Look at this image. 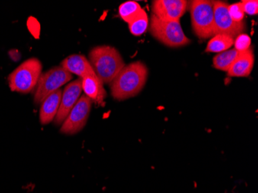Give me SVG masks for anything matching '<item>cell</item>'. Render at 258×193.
I'll use <instances>...</instances> for the list:
<instances>
[{
    "instance_id": "277c9868",
    "label": "cell",
    "mask_w": 258,
    "mask_h": 193,
    "mask_svg": "<svg viewBox=\"0 0 258 193\" xmlns=\"http://www.w3.org/2000/svg\"><path fill=\"white\" fill-rule=\"evenodd\" d=\"M149 31L155 38L169 47H180L190 43L179 21L161 20L152 15Z\"/></svg>"
},
{
    "instance_id": "7a4b0ae2",
    "label": "cell",
    "mask_w": 258,
    "mask_h": 193,
    "mask_svg": "<svg viewBox=\"0 0 258 193\" xmlns=\"http://www.w3.org/2000/svg\"><path fill=\"white\" fill-rule=\"evenodd\" d=\"M89 62L103 84L112 82L124 67V60L119 52L110 46L93 48L89 53Z\"/></svg>"
},
{
    "instance_id": "ffe728a7",
    "label": "cell",
    "mask_w": 258,
    "mask_h": 193,
    "mask_svg": "<svg viewBox=\"0 0 258 193\" xmlns=\"http://www.w3.org/2000/svg\"><path fill=\"white\" fill-rule=\"evenodd\" d=\"M228 12L230 17L234 21L237 23H243L245 14L240 3L228 6Z\"/></svg>"
},
{
    "instance_id": "9c48e42d",
    "label": "cell",
    "mask_w": 258,
    "mask_h": 193,
    "mask_svg": "<svg viewBox=\"0 0 258 193\" xmlns=\"http://www.w3.org/2000/svg\"><path fill=\"white\" fill-rule=\"evenodd\" d=\"M81 83H82L81 78L70 83L62 92L60 107L54 118L55 124L56 125L63 124L72 108L75 107V104L81 98V92L83 91Z\"/></svg>"
},
{
    "instance_id": "6da1fadb",
    "label": "cell",
    "mask_w": 258,
    "mask_h": 193,
    "mask_svg": "<svg viewBox=\"0 0 258 193\" xmlns=\"http://www.w3.org/2000/svg\"><path fill=\"white\" fill-rule=\"evenodd\" d=\"M147 78L148 68L143 62L124 66L111 82V95L118 101L133 98L143 89Z\"/></svg>"
},
{
    "instance_id": "2e32d148",
    "label": "cell",
    "mask_w": 258,
    "mask_h": 193,
    "mask_svg": "<svg viewBox=\"0 0 258 193\" xmlns=\"http://www.w3.org/2000/svg\"><path fill=\"white\" fill-rule=\"evenodd\" d=\"M239 53H240L235 49L219 53L214 56L213 60L214 68L220 71H228L233 62L237 59Z\"/></svg>"
},
{
    "instance_id": "9a60e30c",
    "label": "cell",
    "mask_w": 258,
    "mask_h": 193,
    "mask_svg": "<svg viewBox=\"0 0 258 193\" xmlns=\"http://www.w3.org/2000/svg\"><path fill=\"white\" fill-rule=\"evenodd\" d=\"M233 37L227 35H215L207 43L206 52L207 53H221L228 50L233 45Z\"/></svg>"
},
{
    "instance_id": "7c38bea8",
    "label": "cell",
    "mask_w": 258,
    "mask_h": 193,
    "mask_svg": "<svg viewBox=\"0 0 258 193\" xmlns=\"http://www.w3.org/2000/svg\"><path fill=\"white\" fill-rule=\"evenodd\" d=\"M254 65V54L251 47L247 51L239 53L238 56L230 67L228 72L230 77L245 78L251 73Z\"/></svg>"
},
{
    "instance_id": "ba28073f",
    "label": "cell",
    "mask_w": 258,
    "mask_h": 193,
    "mask_svg": "<svg viewBox=\"0 0 258 193\" xmlns=\"http://www.w3.org/2000/svg\"><path fill=\"white\" fill-rule=\"evenodd\" d=\"M92 101L85 94L81 96L62 124L63 134L75 135L81 132L88 121Z\"/></svg>"
},
{
    "instance_id": "5b68a950",
    "label": "cell",
    "mask_w": 258,
    "mask_h": 193,
    "mask_svg": "<svg viewBox=\"0 0 258 193\" xmlns=\"http://www.w3.org/2000/svg\"><path fill=\"white\" fill-rule=\"evenodd\" d=\"M214 1L194 0L190 4L191 20L194 33L200 39L214 36Z\"/></svg>"
},
{
    "instance_id": "ac0fdd59",
    "label": "cell",
    "mask_w": 258,
    "mask_h": 193,
    "mask_svg": "<svg viewBox=\"0 0 258 193\" xmlns=\"http://www.w3.org/2000/svg\"><path fill=\"white\" fill-rule=\"evenodd\" d=\"M143 9L138 3L135 1H127L120 6L118 13L124 21L129 23Z\"/></svg>"
},
{
    "instance_id": "30bf717a",
    "label": "cell",
    "mask_w": 258,
    "mask_h": 193,
    "mask_svg": "<svg viewBox=\"0 0 258 193\" xmlns=\"http://www.w3.org/2000/svg\"><path fill=\"white\" fill-rule=\"evenodd\" d=\"M188 7L185 0H155L152 3L153 15L169 21H179Z\"/></svg>"
},
{
    "instance_id": "8992f818",
    "label": "cell",
    "mask_w": 258,
    "mask_h": 193,
    "mask_svg": "<svg viewBox=\"0 0 258 193\" xmlns=\"http://www.w3.org/2000/svg\"><path fill=\"white\" fill-rule=\"evenodd\" d=\"M72 79V75L61 66L55 67L40 75L34 94L36 104H41L43 100L60 89L63 84Z\"/></svg>"
},
{
    "instance_id": "44dd1931",
    "label": "cell",
    "mask_w": 258,
    "mask_h": 193,
    "mask_svg": "<svg viewBox=\"0 0 258 193\" xmlns=\"http://www.w3.org/2000/svg\"><path fill=\"white\" fill-rule=\"evenodd\" d=\"M244 14L256 15L258 13V2L256 0H243L240 2Z\"/></svg>"
},
{
    "instance_id": "5bb4252c",
    "label": "cell",
    "mask_w": 258,
    "mask_h": 193,
    "mask_svg": "<svg viewBox=\"0 0 258 193\" xmlns=\"http://www.w3.org/2000/svg\"><path fill=\"white\" fill-rule=\"evenodd\" d=\"M81 81L82 90L85 95L97 104H103L106 98L107 93L103 87L102 82L98 79V77L96 75L85 77Z\"/></svg>"
},
{
    "instance_id": "8fae6325",
    "label": "cell",
    "mask_w": 258,
    "mask_h": 193,
    "mask_svg": "<svg viewBox=\"0 0 258 193\" xmlns=\"http://www.w3.org/2000/svg\"><path fill=\"white\" fill-rule=\"evenodd\" d=\"M60 66L72 75H78L81 79L85 77L96 75L89 60L83 55H71L63 59Z\"/></svg>"
},
{
    "instance_id": "3957f363",
    "label": "cell",
    "mask_w": 258,
    "mask_h": 193,
    "mask_svg": "<svg viewBox=\"0 0 258 193\" xmlns=\"http://www.w3.org/2000/svg\"><path fill=\"white\" fill-rule=\"evenodd\" d=\"M42 75V63L37 58H30L16 68L8 78L13 91L28 94L37 86Z\"/></svg>"
},
{
    "instance_id": "d6986e66",
    "label": "cell",
    "mask_w": 258,
    "mask_h": 193,
    "mask_svg": "<svg viewBox=\"0 0 258 193\" xmlns=\"http://www.w3.org/2000/svg\"><path fill=\"white\" fill-rule=\"evenodd\" d=\"M250 37L248 35L245 33H241L236 37L235 41L233 42V44L235 46V50L239 53H243V52L247 51L250 48Z\"/></svg>"
},
{
    "instance_id": "52a82bcc",
    "label": "cell",
    "mask_w": 258,
    "mask_h": 193,
    "mask_svg": "<svg viewBox=\"0 0 258 193\" xmlns=\"http://www.w3.org/2000/svg\"><path fill=\"white\" fill-rule=\"evenodd\" d=\"M214 36L221 34L237 37L245 30L244 23H237L230 17L228 5L221 1H215L214 5Z\"/></svg>"
},
{
    "instance_id": "4fadbf2b",
    "label": "cell",
    "mask_w": 258,
    "mask_h": 193,
    "mask_svg": "<svg viewBox=\"0 0 258 193\" xmlns=\"http://www.w3.org/2000/svg\"><path fill=\"white\" fill-rule=\"evenodd\" d=\"M62 91L57 90L47 96L43 102L40 110V120L42 124H47L55 118L61 101Z\"/></svg>"
},
{
    "instance_id": "e0dca14e",
    "label": "cell",
    "mask_w": 258,
    "mask_h": 193,
    "mask_svg": "<svg viewBox=\"0 0 258 193\" xmlns=\"http://www.w3.org/2000/svg\"><path fill=\"white\" fill-rule=\"evenodd\" d=\"M128 27L129 30L134 36L139 37L146 33L149 27V18L143 9L129 22Z\"/></svg>"
}]
</instances>
